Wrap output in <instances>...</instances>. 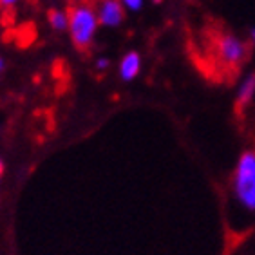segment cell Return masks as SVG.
<instances>
[{
  "mask_svg": "<svg viewBox=\"0 0 255 255\" xmlns=\"http://www.w3.org/2000/svg\"><path fill=\"white\" fill-rule=\"evenodd\" d=\"M232 192L245 210L255 212V150H245L237 159Z\"/></svg>",
  "mask_w": 255,
  "mask_h": 255,
  "instance_id": "1",
  "label": "cell"
},
{
  "mask_svg": "<svg viewBox=\"0 0 255 255\" xmlns=\"http://www.w3.org/2000/svg\"><path fill=\"white\" fill-rule=\"evenodd\" d=\"M98 25V13L91 5H74L69 11V33H71V40L76 45V49L85 51L91 47Z\"/></svg>",
  "mask_w": 255,
  "mask_h": 255,
  "instance_id": "2",
  "label": "cell"
},
{
  "mask_svg": "<svg viewBox=\"0 0 255 255\" xmlns=\"http://www.w3.org/2000/svg\"><path fill=\"white\" fill-rule=\"evenodd\" d=\"M216 53L223 64L228 67H237L246 60L248 56V45L243 38L237 34L223 33L216 40Z\"/></svg>",
  "mask_w": 255,
  "mask_h": 255,
  "instance_id": "3",
  "label": "cell"
},
{
  "mask_svg": "<svg viewBox=\"0 0 255 255\" xmlns=\"http://www.w3.org/2000/svg\"><path fill=\"white\" fill-rule=\"evenodd\" d=\"M96 13L103 27H118L125 18V7L122 0H102Z\"/></svg>",
  "mask_w": 255,
  "mask_h": 255,
  "instance_id": "4",
  "label": "cell"
},
{
  "mask_svg": "<svg viewBox=\"0 0 255 255\" xmlns=\"http://www.w3.org/2000/svg\"><path fill=\"white\" fill-rule=\"evenodd\" d=\"M254 100H255V71H252V73H248L239 82V87H237V93H236V109L237 111H245Z\"/></svg>",
  "mask_w": 255,
  "mask_h": 255,
  "instance_id": "5",
  "label": "cell"
},
{
  "mask_svg": "<svg viewBox=\"0 0 255 255\" xmlns=\"http://www.w3.org/2000/svg\"><path fill=\"white\" fill-rule=\"evenodd\" d=\"M141 71V56L136 51H128L120 62V78L123 82H132Z\"/></svg>",
  "mask_w": 255,
  "mask_h": 255,
  "instance_id": "6",
  "label": "cell"
},
{
  "mask_svg": "<svg viewBox=\"0 0 255 255\" xmlns=\"http://www.w3.org/2000/svg\"><path fill=\"white\" fill-rule=\"evenodd\" d=\"M49 24L54 31L69 29V15L64 13V11H58V9L49 11Z\"/></svg>",
  "mask_w": 255,
  "mask_h": 255,
  "instance_id": "7",
  "label": "cell"
},
{
  "mask_svg": "<svg viewBox=\"0 0 255 255\" xmlns=\"http://www.w3.org/2000/svg\"><path fill=\"white\" fill-rule=\"evenodd\" d=\"M122 4L128 11H139L143 7V0H122Z\"/></svg>",
  "mask_w": 255,
  "mask_h": 255,
  "instance_id": "8",
  "label": "cell"
},
{
  "mask_svg": "<svg viewBox=\"0 0 255 255\" xmlns=\"http://www.w3.org/2000/svg\"><path fill=\"white\" fill-rule=\"evenodd\" d=\"M109 65H111V62H109L107 58H98V60H96V69H98V71H107Z\"/></svg>",
  "mask_w": 255,
  "mask_h": 255,
  "instance_id": "9",
  "label": "cell"
},
{
  "mask_svg": "<svg viewBox=\"0 0 255 255\" xmlns=\"http://www.w3.org/2000/svg\"><path fill=\"white\" fill-rule=\"evenodd\" d=\"M18 0H0V5H4V7H9V5L16 4Z\"/></svg>",
  "mask_w": 255,
  "mask_h": 255,
  "instance_id": "10",
  "label": "cell"
},
{
  "mask_svg": "<svg viewBox=\"0 0 255 255\" xmlns=\"http://www.w3.org/2000/svg\"><path fill=\"white\" fill-rule=\"evenodd\" d=\"M250 40H252V44L255 45V27H254V29L250 31Z\"/></svg>",
  "mask_w": 255,
  "mask_h": 255,
  "instance_id": "11",
  "label": "cell"
},
{
  "mask_svg": "<svg viewBox=\"0 0 255 255\" xmlns=\"http://www.w3.org/2000/svg\"><path fill=\"white\" fill-rule=\"evenodd\" d=\"M2 172H4V163H2V159H0V176H2Z\"/></svg>",
  "mask_w": 255,
  "mask_h": 255,
  "instance_id": "12",
  "label": "cell"
},
{
  "mask_svg": "<svg viewBox=\"0 0 255 255\" xmlns=\"http://www.w3.org/2000/svg\"><path fill=\"white\" fill-rule=\"evenodd\" d=\"M2 69H4V60L0 58V73H2Z\"/></svg>",
  "mask_w": 255,
  "mask_h": 255,
  "instance_id": "13",
  "label": "cell"
}]
</instances>
